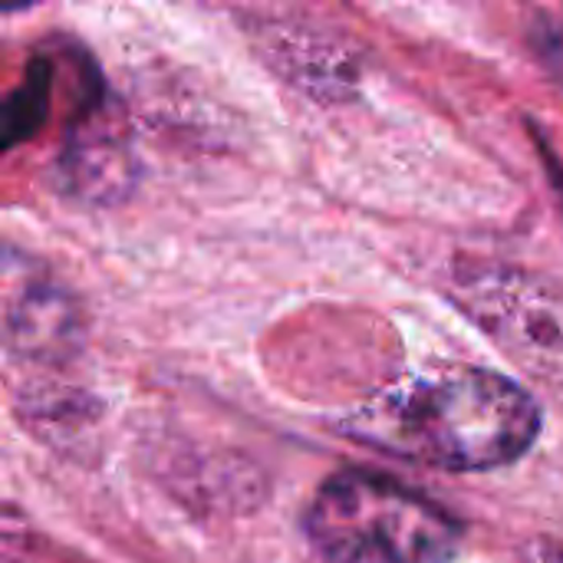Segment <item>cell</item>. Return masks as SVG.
Returning <instances> with one entry per match:
<instances>
[{
    "mask_svg": "<svg viewBox=\"0 0 563 563\" xmlns=\"http://www.w3.org/2000/svg\"><path fill=\"white\" fill-rule=\"evenodd\" d=\"M544 563H563V548H548L544 551Z\"/></svg>",
    "mask_w": 563,
    "mask_h": 563,
    "instance_id": "ba28073f",
    "label": "cell"
},
{
    "mask_svg": "<svg viewBox=\"0 0 563 563\" xmlns=\"http://www.w3.org/2000/svg\"><path fill=\"white\" fill-rule=\"evenodd\" d=\"M346 439L445 472L518 462L541 435V406L485 366H435L373 393L343 419Z\"/></svg>",
    "mask_w": 563,
    "mask_h": 563,
    "instance_id": "6da1fadb",
    "label": "cell"
},
{
    "mask_svg": "<svg viewBox=\"0 0 563 563\" xmlns=\"http://www.w3.org/2000/svg\"><path fill=\"white\" fill-rule=\"evenodd\" d=\"M261 49L287 82L320 99H343L360 76L343 46L297 26H267Z\"/></svg>",
    "mask_w": 563,
    "mask_h": 563,
    "instance_id": "8992f818",
    "label": "cell"
},
{
    "mask_svg": "<svg viewBox=\"0 0 563 563\" xmlns=\"http://www.w3.org/2000/svg\"><path fill=\"white\" fill-rule=\"evenodd\" d=\"M7 350L30 363H63L79 353V307L46 280H23L7 294Z\"/></svg>",
    "mask_w": 563,
    "mask_h": 563,
    "instance_id": "5b68a950",
    "label": "cell"
},
{
    "mask_svg": "<svg viewBox=\"0 0 563 563\" xmlns=\"http://www.w3.org/2000/svg\"><path fill=\"white\" fill-rule=\"evenodd\" d=\"M26 3H36V0H3L7 10H20V7H26Z\"/></svg>",
    "mask_w": 563,
    "mask_h": 563,
    "instance_id": "9c48e42d",
    "label": "cell"
},
{
    "mask_svg": "<svg viewBox=\"0 0 563 563\" xmlns=\"http://www.w3.org/2000/svg\"><path fill=\"white\" fill-rule=\"evenodd\" d=\"M459 297L472 320L534 373H563V297L511 267H468Z\"/></svg>",
    "mask_w": 563,
    "mask_h": 563,
    "instance_id": "3957f363",
    "label": "cell"
},
{
    "mask_svg": "<svg viewBox=\"0 0 563 563\" xmlns=\"http://www.w3.org/2000/svg\"><path fill=\"white\" fill-rule=\"evenodd\" d=\"M59 188L86 205H115L139 181V158L125 122L112 106L89 102L66 135L56 165Z\"/></svg>",
    "mask_w": 563,
    "mask_h": 563,
    "instance_id": "277c9868",
    "label": "cell"
},
{
    "mask_svg": "<svg viewBox=\"0 0 563 563\" xmlns=\"http://www.w3.org/2000/svg\"><path fill=\"white\" fill-rule=\"evenodd\" d=\"M49 82H53L49 63L40 59V56L30 59V66L23 69V79L7 96V109H3V142H7V148L26 142L43 125L46 109H49Z\"/></svg>",
    "mask_w": 563,
    "mask_h": 563,
    "instance_id": "52a82bcc",
    "label": "cell"
},
{
    "mask_svg": "<svg viewBox=\"0 0 563 563\" xmlns=\"http://www.w3.org/2000/svg\"><path fill=\"white\" fill-rule=\"evenodd\" d=\"M307 538L323 563H455L459 521L379 472H336L307 511Z\"/></svg>",
    "mask_w": 563,
    "mask_h": 563,
    "instance_id": "7a4b0ae2",
    "label": "cell"
}]
</instances>
